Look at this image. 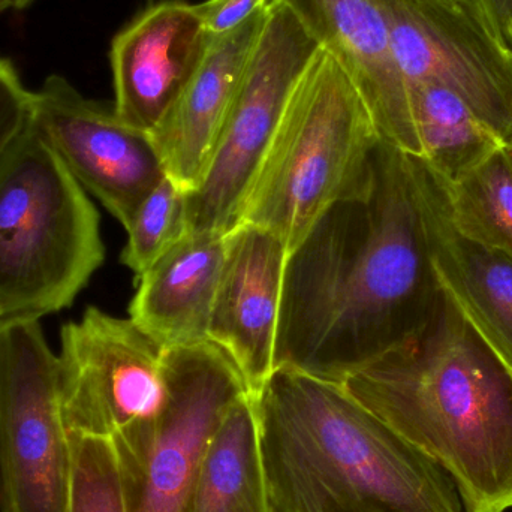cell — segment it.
Listing matches in <instances>:
<instances>
[{
    "mask_svg": "<svg viewBox=\"0 0 512 512\" xmlns=\"http://www.w3.org/2000/svg\"><path fill=\"white\" fill-rule=\"evenodd\" d=\"M439 180L457 231L512 256V147H502L457 182Z\"/></svg>",
    "mask_w": 512,
    "mask_h": 512,
    "instance_id": "20",
    "label": "cell"
},
{
    "mask_svg": "<svg viewBox=\"0 0 512 512\" xmlns=\"http://www.w3.org/2000/svg\"><path fill=\"white\" fill-rule=\"evenodd\" d=\"M379 146L360 93L319 48L289 96L237 225L274 234L291 254L331 207L370 191Z\"/></svg>",
    "mask_w": 512,
    "mask_h": 512,
    "instance_id": "4",
    "label": "cell"
},
{
    "mask_svg": "<svg viewBox=\"0 0 512 512\" xmlns=\"http://www.w3.org/2000/svg\"><path fill=\"white\" fill-rule=\"evenodd\" d=\"M125 230L128 242L120 259L140 279L189 233L188 192L165 177L141 201Z\"/></svg>",
    "mask_w": 512,
    "mask_h": 512,
    "instance_id": "21",
    "label": "cell"
},
{
    "mask_svg": "<svg viewBox=\"0 0 512 512\" xmlns=\"http://www.w3.org/2000/svg\"><path fill=\"white\" fill-rule=\"evenodd\" d=\"M72 442L71 512H126L110 438L69 433Z\"/></svg>",
    "mask_w": 512,
    "mask_h": 512,
    "instance_id": "22",
    "label": "cell"
},
{
    "mask_svg": "<svg viewBox=\"0 0 512 512\" xmlns=\"http://www.w3.org/2000/svg\"><path fill=\"white\" fill-rule=\"evenodd\" d=\"M490 35L512 54V0H465Z\"/></svg>",
    "mask_w": 512,
    "mask_h": 512,
    "instance_id": "25",
    "label": "cell"
},
{
    "mask_svg": "<svg viewBox=\"0 0 512 512\" xmlns=\"http://www.w3.org/2000/svg\"><path fill=\"white\" fill-rule=\"evenodd\" d=\"M345 390L453 481L465 512L512 511V373L444 294Z\"/></svg>",
    "mask_w": 512,
    "mask_h": 512,
    "instance_id": "2",
    "label": "cell"
},
{
    "mask_svg": "<svg viewBox=\"0 0 512 512\" xmlns=\"http://www.w3.org/2000/svg\"><path fill=\"white\" fill-rule=\"evenodd\" d=\"M227 234L188 233L137 279L129 318L161 348L209 342Z\"/></svg>",
    "mask_w": 512,
    "mask_h": 512,
    "instance_id": "17",
    "label": "cell"
},
{
    "mask_svg": "<svg viewBox=\"0 0 512 512\" xmlns=\"http://www.w3.org/2000/svg\"><path fill=\"white\" fill-rule=\"evenodd\" d=\"M439 294L408 158L381 143L370 191L331 207L286 259L274 370L343 384L414 333Z\"/></svg>",
    "mask_w": 512,
    "mask_h": 512,
    "instance_id": "1",
    "label": "cell"
},
{
    "mask_svg": "<svg viewBox=\"0 0 512 512\" xmlns=\"http://www.w3.org/2000/svg\"><path fill=\"white\" fill-rule=\"evenodd\" d=\"M270 512H465L438 465L342 384L274 370L255 397Z\"/></svg>",
    "mask_w": 512,
    "mask_h": 512,
    "instance_id": "3",
    "label": "cell"
},
{
    "mask_svg": "<svg viewBox=\"0 0 512 512\" xmlns=\"http://www.w3.org/2000/svg\"><path fill=\"white\" fill-rule=\"evenodd\" d=\"M32 123L81 188L123 228L167 177L149 134L86 98L62 75H50L32 92Z\"/></svg>",
    "mask_w": 512,
    "mask_h": 512,
    "instance_id": "11",
    "label": "cell"
},
{
    "mask_svg": "<svg viewBox=\"0 0 512 512\" xmlns=\"http://www.w3.org/2000/svg\"><path fill=\"white\" fill-rule=\"evenodd\" d=\"M197 5L153 3L111 42L116 116L150 134L173 107L209 48Z\"/></svg>",
    "mask_w": 512,
    "mask_h": 512,
    "instance_id": "12",
    "label": "cell"
},
{
    "mask_svg": "<svg viewBox=\"0 0 512 512\" xmlns=\"http://www.w3.org/2000/svg\"><path fill=\"white\" fill-rule=\"evenodd\" d=\"M265 11L239 29L210 39L197 71L149 134L167 176L183 191H194L209 165L264 24Z\"/></svg>",
    "mask_w": 512,
    "mask_h": 512,
    "instance_id": "16",
    "label": "cell"
},
{
    "mask_svg": "<svg viewBox=\"0 0 512 512\" xmlns=\"http://www.w3.org/2000/svg\"><path fill=\"white\" fill-rule=\"evenodd\" d=\"M286 259L285 245L254 225L240 224L227 234L209 342L233 361L251 397L274 372Z\"/></svg>",
    "mask_w": 512,
    "mask_h": 512,
    "instance_id": "15",
    "label": "cell"
},
{
    "mask_svg": "<svg viewBox=\"0 0 512 512\" xmlns=\"http://www.w3.org/2000/svg\"><path fill=\"white\" fill-rule=\"evenodd\" d=\"M418 156L439 179L454 183L505 146L468 104L436 84L411 87Z\"/></svg>",
    "mask_w": 512,
    "mask_h": 512,
    "instance_id": "19",
    "label": "cell"
},
{
    "mask_svg": "<svg viewBox=\"0 0 512 512\" xmlns=\"http://www.w3.org/2000/svg\"><path fill=\"white\" fill-rule=\"evenodd\" d=\"M158 414L111 436L126 512H186L207 448L246 396L233 361L212 342L165 349Z\"/></svg>",
    "mask_w": 512,
    "mask_h": 512,
    "instance_id": "6",
    "label": "cell"
},
{
    "mask_svg": "<svg viewBox=\"0 0 512 512\" xmlns=\"http://www.w3.org/2000/svg\"><path fill=\"white\" fill-rule=\"evenodd\" d=\"M406 158L436 283L512 373V256L462 236L441 180L420 159Z\"/></svg>",
    "mask_w": 512,
    "mask_h": 512,
    "instance_id": "14",
    "label": "cell"
},
{
    "mask_svg": "<svg viewBox=\"0 0 512 512\" xmlns=\"http://www.w3.org/2000/svg\"><path fill=\"white\" fill-rule=\"evenodd\" d=\"M270 3L271 0H204L198 3L197 11L207 35L215 38L239 29Z\"/></svg>",
    "mask_w": 512,
    "mask_h": 512,
    "instance_id": "24",
    "label": "cell"
},
{
    "mask_svg": "<svg viewBox=\"0 0 512 512\" xmlns=\"http://www.w3.org/2000/svg\"><path fill=\"white\" fill-rule=\"evenodd\" d=\"M342 66L372 117L379 140L417 158L411 95L378 0H280Z\"/></svg>",
    "mask_w": 512,
    "mask_h": 512,
    "instance_id": "13",
    "label": "cell"
},
{
    "mask_svg": "<svg viewBox=\"0 0 512 512\" xmlns=\"http://www.w3.org/2000/svg\"><path fill=\"white\" fill-rule=\"evenodd\" d=\"M186 512H270L254 400H237L207 448Z\"/></svg>",
    "mask_w": 512,
    "mask_h": 512,
    "instance_id": "18",
    "label": "cell"
},
{
    "mask_svg": "<svg viewBox=\"0 0 512 512\" xmlns=\"http://www.w3.org/2000/svg\"><path fill=\"white\" fill-rule=\"evenodd\" d=\"M59 364L69 433L105 436L158 414L167 397L164 355L131 318L89 307L63 325Z\"/></svg>",
    "mask_w": 512,
    "mask_h": 512,
    "instance_id": "10",
    "label": "cell"
},
{
    "mask_svg": "<svg viewBox=\"0 0 512 512\" xmlns=\"http://www.w3.org/2000/svg\"><path fill=\"white\" fill-rule=\"evenodd\" d=\"M406 86L459 95L512 147V54L463 0H378ZM411 95V93H409Z\"/></svg>",
    "mask_w": 512,
    "mask_h": 512,
    "instance_id": "9",
    "label": "cell"
},
{
    "mask_svg": "<svg viewBox=\"0 0 512 512\" xmlns=\"http://www.w3.org/2000/svg\"><path fill=\"white\" fill-rule=\"evenodd\" d=\"M59 355L39 321H0V512H71Z\"/></svg>",
    "mask_w": 512,
    "mask_h": 512,
    "instance_id": "7",
    "label": "cell"
},
{
    "mask_svg": "<svg viewBox=\"0 0 512 512\" xmlns=\"http://www.w3.org/2000/svg\"><path fill=\"white\" fill-rule=\"evenodd\" d=\"M319 50L294 12L271 0L209 165L188 192L189 233L228 234L298 78Z\"/></svg>",
    "mask_w": 512,
    "mask_h": 512,
    "instance_id": "8",
    "label": "cell"
},
{
    "mask_svg": "<svg viewBox=\"0 0 512 512\" xmlns=\"http://www.w3.org/2000/svg\"><path fill=\"white\" fill-rule=\"evenodd\" d=\"M104 259L98 210L30 120L0 158V321L72 306Z\"/></svg>",
    "mask_w": 512,
    "mask_h": 512,
    "instance_id": "5",
    "label": "cell"
},
{
    "mask_svg": "<svg viewBox=\"0 0 512 512\" xmlns=\"http://www.w3.org/2000/svg\"><path fill=\"white\" fill-rule=\"evenodd\" d=\"M32 120V92L24 86L15 66L0 57V158L23 134Z\"/></svg>",
    "mask_w": 512,
    "mask_h": 512,
    "instance_id": "23",
    "label": "cell"
},
{
    "mask_svg": "<svg viewBox=\"0 0 512 512\" xmlns=\"http://www.w3.org/2000/svg\"><path fill=\"white\" fill-rule=\"evenodd\" d=\"M5 2L6 5L9 6V9H26L35 5L39 0H5Z\"/></svg>",
    "mask_w": 512,
    "mask_h": 512,
    "instance_id": "26",
    "label": "cell"
},
{
    "mask_svg": "<svg viewBox=\"0 0 512 512\" xmlns=\"http://www.w3.org/2000/svg\"><path fill=\"white\" fill-rule=\"evenodd\" d=\"M463 2H465V0H463Z\"/></svg>",
    "mask_w": 512,
    "mask_h": 512,
    "instance_id": "27",
    "label": "cell"
}]
</instances>
